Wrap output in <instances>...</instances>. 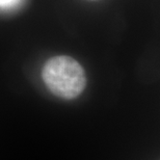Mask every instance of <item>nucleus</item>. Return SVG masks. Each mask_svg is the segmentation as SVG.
I'll use <instances>...</instances> for the list:
<instances>
[{
  "instance_id": "1",
  "label": "nucleus",
  "mask_w": 160,
  "mask_h": 160,
  "mask_svg": "<svg viewBox=\"0 0 160 160\" xmlns=\"http://www.w3.org/2000/svg\"><path fill=\"white\" fill-rule=\"evenodd\" d=\"M42 77L53 95L62 99H74L86 86L82 66L70 56H55L45 63Z\"/></svg>"
},
{
  "instance_id": "2",
  "label": "nucleus",
  "mask_w": 160,
  "mask_h": 160,
  "mask_svg": "<svg viewBox=\"0 0 160 160\" xmlns=\"http://www.w3.org/2000/svg\"><path fill=\"white\" fill-rule=\"evenodd\" d=\"M22 2V0H0V9L15 8Z\"/></svg>"
}]
</instances>
